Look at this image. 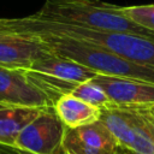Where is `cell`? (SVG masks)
<instances>
[{
	"label": "cell",
	"mask_w": 154,
	"mask_h": 154,
	"mask_svg": "<svg viewBox=\"0 0 154 154\" xmlns=\"http://www.w3.org/2000/svg\"><path fill=\"white\" fill-rule=\"evenodd\" d=\"M5 28L10 32L20 36H31L37 34L66 36L103 48L130 61L154 70V37L96 30L42 19L34 14L22 18H8L5 22Z\"/></svg>",
	"instance_id": "6da1fadb"
},
{
	"label": "cell",
	"mask_w": 154,
	"mask_h": 154,
	"mask_svg": "<svg viewBox=\"0 0 154 154\" xmlns=\"http://www.w3.org/2000/svg\"><path fill=\"white\" fill-rule=\"evenodd\" d=\"M34 16L96 30L154 37V31L144 29L129 19L117 5L99 0H46L41 10Z\"/></svg>",
	"instance_id": "7a4b0ae2"
},
{
	"label": "cell",
	"mask_w": 154,
	"mask_h": 154,
	"mask_svg": "<svg viewBox=\"0 0 154 154\" xmlns=\"http://www.w3.org/2000/svg\"><path fill=\"white\" fill-rule=\"evenodd\" d=\"M31 37L38 38L55 55L73 60L97 75L131 78L154 83V70L130 61L103 48L73 40L66 36L52 34H37Z\"/></svg>",
	"instance_id": "3957f363"
},
{
	"label": "cell",
	"mask_w": 154,
	"mask_h": 154,
	"mask_svg": "<svg viewBox=\"0 0 154 154\" xmlns=\"http://www.w3.org/2000/svg\"><path fill=\"white\" fill-rule=\"evenodd\" d=\"M29 78L55 101L70 94L79 83L93 79L97 73L73 60L51 54L25 69Z\"/></svg>",
	"instance_id": "277c9868"
},
{
	"label": "cell",
	"mask_w": 154,
	"mask_h": 154,
	"mask_svg": "<svg viewBox=\"0 0 154 154\" xmlns=\"http://www.w3.org/2000/svg\"><path fill=\"white\" fill-rule=\"evenodd\" d=\"M66 126L58 117L54 106L47 107L26 125L16 140V147L31 154H65Z\"/></svg>",
	"instance_id": "5b68a950"
},
{
	"label": "cell",
	"mask_w": 154,
	"mask_h": 154,
	"mask_svg": "<svg viewBox=\"0 0 154 154\" xmlns=\"http://www.w3.org/2000/svg\"><path fill=\"white\" fill-rule=\"evenodd\" d=\"M54 102L25 70L0 67V107H53Z\"/></svg>",
	"instance_id": "8992f818"
},
{
	"label": "cell",
	"mask_w": 154,
	"mask_h": 154,
	"mask_svg": "<svg viewBox=\"0 0 154 154\" xmlns=\"http://www.w3.org/2000/svg\"><path fill=\"white\" fill-rule=\"evenodd\" d=\"M100 85L117 107L135 108L154 105V83L97 75L91 79Z\"/></svg>",
	"instance_id": "52a82bcc"
},
{
	"label": "cell",
	"mask_w": 154,
	"mask_h": 154,
	"mask_svg": "<svg viewBox=\"0 0 154 154\" xmlns=\"http://www.w3.org/2000/svg\"><path fill=\"white\" fill-rule=\"evenodd\" d=\"M63 144L67 154H113L118 147L117 140L100 119L88 125L66 128Z\"/></svg>",
	"instance_id": "ba28073f"
},
{
	"label": "cell",
	"mask_w": 154,
	"mask_h": 154,
	"mask_svg": "<svg viewBox=\"0 0 154 154\" xmlns=\"http://www.w3.org/2000/svg\"><path fill=\"white\" fill-rule=\"evenodd\" d=\"M51 54L53 53L36 37L8 34L0 40V67L25 70Z\"/></svg>",
	"instance_id": "9c48e42d"
},
{
	"label": "cell",
	"mask_w": 154,
	"mask_h": 154,
	"mask_svg": "<svg viewBox=\"0 0 154 154\" xmlns=\"http://www.w3.org/2000/svg\"><path fill=\"white\" fill-rule=\"evenodd\" d=\"M54 109L67 129L95 123L100 119L101 109L91 106L72 94H64L54 102Z\"/></svg>",
	"instance_id": "30bf717a"
},
{
	"label": "cell",
	"mask_w": 154,
	"mask_h": 154,
	"mask_svg": "<svg viewBox=\"0 0 154 154\" xmlns=\"http://www.w3.org/2000/svg\"><path fill=\"white\" fill-rule=\"evenodd\" d=\"M47 107H0V143L16 146L20 131Z\"/></svg>",
	"instance_id": "8fae6325"
},
{
	"label": "cell",
	"mask_w": 154,
	"mask_h": 154,
	"mask_svg": "<svg viewBox=\"0 0 154 154\" xmlns=\"http://www.w3.org/2000/svg\"><path fill=\"white\" fill-rule=\"evenodd\" d=\"M70 94L100 109H108V108L117 107L112 102V100L107 96V94L102 90V88L96 83H94L91 79L79 83L73 88V90Z\"/></svg>",
	"instance_id": "7c38bea8"
},
{
	"label": "cell",
	"mask_w": 154,
	"mask_h": 154,
	"mask_svg": "<svg viewBox=\"0 0 154 154\" xmlns=\"http://www.w3.org/2000/svg\"><path fill=\"white\" fill-rule=\"evenodd\" d=\"M120 12L144 29L154 31V4L118 6Z\"/></svg>",
	"instance_id": "4fadbf2b"
},
{
	"label": "cell",
	"mask_w": 154,
	"mask_h": 154,
	"mask_svg": "<svg viewBox=\"0 0 154 154\" xmlns=\"http://www.w3.org/2000/svg\"><path fill=\"white\" fill-rule=\"evenodd\" d=\"M0 154H31L26 150H23L16 146H8L0 143Z\"/></svg>",
	"instance_id": "5bb4252c"
},
{
	"label": "cell",
	"mask_w": 154,
	"mask_h": 154,
	"mask_svg": "<svg viewBox=\"0 0 154 154\" xmlns=\"http://www.w3.org/2000/svg\"><path fill=\"white\" fill-rule=\"evenodd\" d=\"M113 154H134V152L130 150V149H128V148H125V147H122V146L118 144V147L116 148V150H114Z\"/></svg>",
	"instance_id": "9a60e30c"
},
{
	"label": "cell",
	"mask_w": 154,
	"mask_h": 154,
	"mask_svg": "<svg viewBox=\"0 0 154 154\" xmlns=\"http://www.w3.org/2000/svg\"><path fill=\"white\" fill-rule=\"evenodd\" d=\"M6 36H8V32H4V31L0 30V40H1V38H5Z\"/></svg>",
	"instance_id": "2e32d148"
},
{
	"label": "cell",
	"mask_w": 154,
	"mask_h": 154,
	"mask_svg": "<svg viewBox=\"0 0 154 154\" xmlns=\"http://www.w3.org/2000/svg\"><path fill=\"white\" fill-rule=\"evenodd\" d=\"M65 154H67V153H65Z\"/></svg>",
	"instance_id": "e0dca14e"
},
{
	"label": "cell",
	"mask_w": 154,
	"mask_h": 154,
	"mask_svg": "<svg viewBox=\"0 0 154 154\" xmlns=\"http://www.w3.org/2000/svg\"><path fill=\"white\" fill-rule=\"evenodd\" d=\"M134 154H135V153H134Z\"/></svg>",
	"instance_id": "ac0fdd59"
}]
</instances>
